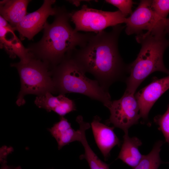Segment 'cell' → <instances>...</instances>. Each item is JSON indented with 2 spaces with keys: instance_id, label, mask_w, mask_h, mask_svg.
Masks as SVG:
<instances>
[{
  "instance_id": "1",
  "label": "cell",
  "mask_w": 169,
  "mask_h": 169,
  "mask_svg": "<svg viewBox=\"0 0 169 169\" xmlns=\"http://www.w3.org/2000/svg\"><path fill=\"white\" fill-rule=\"evenodd\" d=\"M124 27L119 24L109 32L94 34L84 46L71 54L85 72L92 74L100 86L109 91L115 82L125 80L127 66L124 64L118 49V40Z\"/></svg>"
},
{
  "instance_id": "2",
  "label": "cell",
  "mask_w": 169,
  "mask_h": 169,
  "mask_svg": "<svg viewBox=\"0 0 169 169\" xmlns=\"http://www.w3.org/2000/svg\"><path fill=\"white\" fill-rule=\"evenodd\" d=\"M71 14L65 8H58L53 23H46L41 39L27 48L33 57L54 68L77 47L86 44L94 33H81L73 28L69 22Z\"/></svg>"
},
{
  "instance_id": "3",
  "label": "cell",
  "mask_w": 169,
  "mask_h": 169,
  "mask_svg": "<svg viewBox=\"0 0 169 169\" xmlns=\"http://www.w3.org/2000/svg\"><path fill=\"white\" fill-rule=\"evenodd\" d=\"M166 35L156 30L137 34L136 40L141 47L136 59L127 66L130 74L125 81V92L134 94L141 83L154 72L161 71L169 74V70L163 61L164 53L169 45Z\"/></svg>"
},
{
  "instance_id": "4",
  "label": "cell",
  "mask_w": 169,
  "mask_h": 169,
  "mask_svg": "<svg viewBox=\"0 0 169 169\" xmlns=\"http://www.w3.org/2000/svg\"><path fill=\"white\" fill-rule=\"evenodd\" d=\"M71 54L54 68L53 80L56 92L63 95L70 93L82 94L100 102L108 109L112 102L109 91L103 89L95 79L87 78Z\"/></svg>"
},
{
  "instance_id": "5",
  "label": "cell",
  "mask_w": 169,
  "mask_h": 169,
  "mask_svg": "<svg viewBox=\"0 0 169 169\" xmlns=\"http://www.w3.org/2000/svg\"><path fill=\"white\" fill-rule=\"evenodd\" d=\"M11 65L17 69L20 79L21 88L16 102L18 106L24 104L26 95L39 96L56 92L49 65L41 60L32 57L25 62L20 61Z\"/></svg>"
},
{
  "instance_id": "6",
  "label": "cell",
  "mask_w": 169,
  "mask_h": 169,
  "mask_svg": "<svg viewBox=\"0 0 169 169\" xmlns=\"http://www.w3.org/2000/svg\"><path fill=\"white\" fill-rule=\"evenodd\" d=\"M126 18L119 11L110 12L99 10L83 5L79 10L71 13L70 19L75 30L97 33L106 28L125 22Z\"/></svg>"
},
{
  "instance_id": "7",
  "label": "cell",
  "mask_w": 169,
  "mask_h": 169,
  "mask_svg": "<svg viewBox=\"0 0 169 169\" xmlns=\"http://www.w3.org/2000/svg\"><path fill=\"white\" fill-rule=\"evenodd\" d=\"M152 0H141L131 16L126 18L127 34H139L144 30L159 31L169 34V18L159 16L152 9Z\"/></svg>"
},
{
  "instance_id": "8",
  "label": "cell",
  "mask_w": 169,
  "mask_h": 169,
  "mask_svg": "<svg viewBox=\"0 0 169 169\" xmlns=\"http://www.w3.org/2000/svg\"><path fill=\"white\" fill-rule=\"evenodd\" d=\"M108 109L110 115L107 123L122 129L125 133H128L129 129L137 124L141 118L135 94L125 91L120 99L112 101Z\"/></svg>"
},
{
  "instance_id": "9",
  "label": "cell",
  "mask_w": 169,
  "mask_h": 169,
  "mask_svg": "<svg viewBox=\"0 0 169 169\" xmlns=\"http://www.w3.org/2000/svg\"><path fill=\"white\" fill-rule=\"evenodd\" d=\"M56 1L44 0L42 6L37 10L27 14L14 28L17 31L21 39L25 38L29 40L44 29L48 18L50 15L55 16L58 8H53L52 5Z\"/></svg>"
},
{
  "instance_id": "10",
  "label": "cell",
  "mask_w": 169,
  "mask_h": 169,
  "mask_svg": "<svg viewBox=\"0 0 169 169\" xmlns=\"http://www.w3.org/2000/svg\"><path fill=\"white\" fill-rule=\"evenodd\" d=\"M169 89V75L155 79L135 95L139 106L141 117L147 120L149 111L159 98Z\"/></svg>"
},
{
  "instance_id": "11",
  "label": "cell",
  "mask_w": 169,
  "mask_h": 169,
  "mask_svg": "<svg viewBox=\"0 0 169 169\" xmlns=\"http://www.w3.org/2000/svg\"><path fill=\"white\" fill-rule=\"evenodd\" d=\"M100 121V117L96 115L91 125L96 144L106 160L111 149L116 145L119 146L120 142L114 131V127L108 126Z\"/></svg>"
},
{
  "instance_id": "12",
  "label": "cell",
  "mask_w": 169,
  "mask_h": 169,
  "mask_svg": "<svg viewBox=\"0 0 169 169\" xmlns=\"http://www.w3.org/2000/svg\"><path fill=\"white\" fill-rule=\"evenodd\" d=\"M34 103L38 107L49 112L53 111L61 116L76 110L74 101L63 94L54 96L48 92L37 96Z\"/></svg>"
},
{
  "instance_id": "13",
  "label": "cell",
  "mask_w": 169,
  "mask_h": 169,
  "mask_svg": "<svg viewBox=\"0 0 169 169\" xmlns=\"http://www.w3.org/2000/svg\"><path fill=\"white\" fill-rule=\"evenodd\" d=\"M30 1L5 0L0 1V16L14 29L28 13L27 8Z\"/></svg>"
},
{
  "instance_id": "14",
  "label": "cell",
  "mask_w": 169,
  "mask_h": 169,
  "mask_svg": "<svg viewBox=\"0 0 169 169\" xmlns=\"http://www.w3.org/2000/svg\"><path fill=\"white\" fill-rule=\"evenodd\" d=\"M49 131L56 140L59 150L70 143L75 141H79L81 133L79 128L75 130L63 116H61L59 121L49 129Z\"/></svg>"
},
{
  "instance_id": "15",
  "label": "cell",
  "mask_w": 169,
  "mask_h": 169,
  "mask_svg": "<svg viewBox=\"0 0 169 169\" xmlns=\"http://www.w3.org/2000/svg\"><path fill=\"white\" fill-rule=\"evenodd\" d=\"M123 138V143L117 159L134 168L140 162L143 155L138 149L142 142L136 137H130L128 133H125Z\"/></svg>"
},
{
  "instance_id": "16",
  "label": "cell",
  "mask_w": 169,
  "mask_h": 169,
  "mask_svg": "<svg viewBox=\"0 0 169 169\" xmlns=\"http://www.w3.org/2000/svg\"><path fill=\"white\" fill-rule=\"evenodd\" d=\"M76 121L79 125L81 132L79 141L84 149V153L80 156V158L86 160L90 169H109V165L99 159L88 144L86 137L85 131L90 127V124L84 121L81 116L77 118Z\"/></svg>"
},
{
  "instance_id": "17",
  "label": "cell",
  "mask_w": 169,
  "mask_h": 169,
  "mask_svg": "<svg viewBox=\"0 0 169 169\" xmlns=\"http://www.w3.org/2000/svg\"><path fill=\"white\" fill-rule=\"evenodd\" d=\"M163 142L159 141L155 143L151 151L142 157L133 169H158L162 161L160 156V152Z\"/></svg>"
},
{
  "instance_id": "18",
  "label": "cell",
  "mask_w": 169,
  "mask_h": 169,
  "mask_svg": "<svg viewBox=\"0 0 169 169\" xmlns=\"http://www.w3.org/2000/svg\"><path fill=\"white\" fill-rule=\"evenodd\" d=\"M154 121L162 133L166 141L169 144V106L166 112L162 115L156 116Z\"/></svg>"
},
{
  "instance_id": "19",
  "label": "cell",
  "mask_w": 169,
  "mask_h": 169,
  "mask_svg": "<svg viewBox=\"0 0 169 169\" xmlns=\"http://www.w3.org/2000/svg\"><path fill=\"white\" fill-rule=\"evenodd\" d=\"M105 2L116 7L124 16L126 18L132 13L133 2L131 0H106Z\"/></svg>"
},
{
  "instance_id": "20",
  "label": "cell",
  "mask_w": 169,
  "mask_h": 169,
  "mask_svg": "<svg viewBox=\"0 0 169 169\" xmlns=\"http://www.w3.org/2000/svg\"><path fill=\"white\" fill-rule=\"evenodd\" d=\"M151 6L159 16L164 18H167L169 13V0H152Z\"/></svg>"
},
{
  "instance_id": "21",
  "label": "cell",
  "mask_w": 169,
  "mask_h": 169,
  "mask_svg": "<svg viewBox=\"0 0 169 169\" xmlns=\"http://www.w3.org/2000/svg\"><path fill=\"white\" fill-rule=\"evenodd\" d=\"M2 165L1 169H16L14 168L8 166L6 163V161L3 159H1Z\"/></svg>"
}]
</instances>
